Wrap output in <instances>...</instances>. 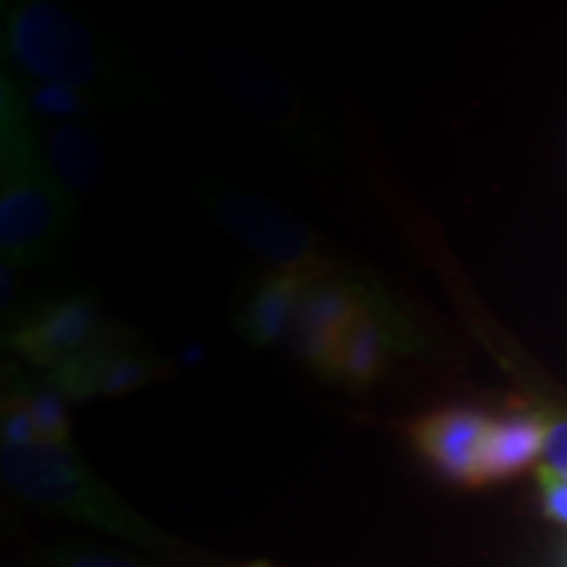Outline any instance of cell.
Listing matches in <instances>:
<instances>
[{"label": "cell", "mask_w": 567, "mask_h": 567, "mask_svg": "<svg viewBox=\"0 0 567 567\" xmlns=\"http://www.w3.org/2000/svg\"><path fill=\"white\" fill-rule=\"evenodd\" d=\"M27 97L0 82V250L3 264L38 268L59 258L71 237L74 200L55 179L32 132Z\"/></svg>", "instance_id": "obj_1"}, {"label": "cell", "mask_w": 567, "mask_h": 567, "mask_svg": "<svg viewBox=\"0 0 567 567\" xmlns=\"http://www.w3.org/2000/svg\"><path fill=\"white\" fill-rule=\"evenodd\" d=\"M0 471H3L6 484L32 505L126 536L145 547L163 544V538L155 536L147 523H142L132 509H126L95 478V473L82 465V460L71 452V444H3Z\"/></svg>", "instance_id": "obj_2"}, {"label": "cell", "mask_w": 567, "mask_h": 567, "mask_svg": "<svg viewBox=\"0 0 567 567\" xmlns=\"http://www.w3.org/2000/svg\"><path fill=\"white\" fill-rule=\"evenodd\" d=\"M6 55L42 84H66L82 95L113 82V63L97 34L74 11L48 0L13 3L6 11Z\"/></svg>", "instance_id": "obj_3"}, {"label": "cell", "mask_w": 567, "mask_h": 567, "mask_svg": "<svg viewBox=\"0 0 567 567\" xmlns=\"http://www.w3.org/2000/svg\"><path fill=\"white\" fill-rule=\"evenodd\" d=\"M195 195L213 221L252 255L266 260L271 271L295 274L310 281L347 274L331 260L316 231L274 200L208 179L197 184Z\"/></svg>", "instance_id": "obj_4"}, {"label": "cell", "mask_w": 567, "mask_h": 567, "mask_svg": "<svg viewBox=\"0 0 567 567\" xmlns=\"http://www.w3.org/2000/svg\"><path fill=\"white\" fill-rule=\"evenodd\" d=\"M208 61L213 76L221 82V87L229 92L231 101L247 116H252L255 122L268 126V130L284 134V137L295 140L297 145H318L295 92L264 61L224 45L213 48Z\"/></svg>", "instance_id": "obj_5"}, {"label": "cell", "mask_w": 567, "mask_h": 567, "mask_svg": "<svg viewBox=\"0 0 567 567\" xmlns=\"http://www.w3.org/2000/svg\"><path fill=\"white\" fill-rule=\"evenodd\" d=\"M379 289L354 281L347 274L316 279L305 287L302 300L289 329V344L308 365L329 375L339 339L354 318L371 305Z\"/></svg>", "instance_id": "obj_6"}, {"label": "cell", "mask_w": 567, "mask_h": 567, "mask_svg": "<svg viewBox=\"0 0 567 567\" xmlns=\"http://www.w3.org/2000/svg\"><path fill=\"white\" fill-rule=\"evenodd\" d=\"M113 331L92 297H63L11 326V347L38 368L55 371L97 347Z\"/></svg>", "instance_id": "obj_7"}, {"label": "cell", "mask_w": 567, "mask_h": 567, "mask_svg": "<svg viewBox=\"0 0 567 567\" xmlns=\"http://www.w3.org/2000/svg\"><path fill=\"white\" fill-rule=\"evenodd\" d=\"M166 365L153 352L142 350L124 331L113 329L90 352L51 371V384L71 400L122 396L158 381Z\"/></svg>", "instance_id": "obj_8"}, {"label": "cell", "mask_w": 567, "mask_h": 567, "mask_svg": "<svg viewBox=\"0 0 567 567\" xmlns=\"http://www.w3.org/2000/svg\"><path fill=\"white\" fill-rule=\"evenodd\" d=\"M410 344H413V329L396 313L394 305H389L384 292H379L363 313L347 326L329 375L344 384L368 386L386 371L392 352L410 350Z\"/></svg>", "instance_id": "obj_9"}, {"label": "cell", "mask_w": 567, "mask_h": 567, "mask_svg": "<svg viewBox=\"0 0 567 567\" xmlns=\"http://www.w3.org/2000/svg\"><path fill=\"white\" fill-rule=\"evenodd\" d=\"M492 417L476 410H439L421 417L410 431L421 455L460 484H481V455Z\"/></svg>", "instance_id": "obj_10"}, {"label": "cell", "mask_w": 567, "mask_h": 567, "mask_svg": "<svg viewBox=\"0 0 567 567\" xmlns=\"http://www.w3.org/2000/svg\"><path fill=\"white\" fill-rule=\"evenodd\" d=\"M310 279L295 274L268 271L252 284L237 305L234 323L255 347H271L292 329L297 305Z\"/></svg>", "instance_id": "obj_11"}, {"label": "cell", "mask_w": 567, "mask_h": 567, "mask_svg": "<svg viewBox=\"0 0 567 567\" xmlns=\"http://www.w3.org/2000/svg\"><path fill=\"white\" fill-rule=\"evenodd\" d=\"M547 421L538 415L517 413L492 421L481 455V484L502 481L526 471L547 444Z\"/></svg>", "instance_id": "obj_12"}, {"label": "cell", "mask_w": 567, "mask_h": 567, "mask_svg": "<svg viewBox=\"0 0 567 567\" xmlns=\"http://www.w3.org/2000/svg\"><path fill=\"white\" fill-rule=\"evenodd\" d=\"M48 166L71 200L84 197L103 176L101 137L82 122H61L48 134Z\"/></svg>", "instance_id": "obj_13"}, {"label": "cell", "mask_w": 567, "mask_h": 567, "mask_svg": "<svg viewBox=\"0 0 567 567\" xmlns=\"http://www.w3.org/2000/svg\"><path fill=\"white\" fill-rule=\"evenodd\" d=\"M11 400H17L21 408L32 417L38 429L40 442L51 444H71V429L63 394L55 386L30 389V386H11Z\"/></svg>", "instance_id": "obj_14"}, {"label": "cell", "mask_w": 567, "mask_h": 567, "mask_svg": "<svg viewBox=\"0 0 567 567\" xmlns=\"http://www.w3.org/2000/svg\"><path fill=\"white\" fill-rule=\"evenodd\" d=\"M32 113L51 118H80L90 109V97L80 90H71L66 84H40L27 101Z\"/></svg>", "instance_id": "obj_15"}, {"label": "cell", "mask_w": 567, "mask_h": 567, "mask_svg": "<svg viewBox=\"0 0 567 567\" xmlns=\"http://www.w3.org/2000/svg\"><path fill=\"white\" fill-rule=\"evenodd\" d=\"M538 486H542V505L551 520L567 526V478L551 471V467H538Z\"/></svg>", "instance_id": "obj_16"}, {"label": "cell", "mask_w": 567, "mask_h": 567, "mask_svg": "<svg viewBox=\"0 0 567 567\" xmlns=\"http://www.w3.org/2000/svg\"><path fill=\"white\" fill-rule=\"evenodd\" d=\"M544 460L547 467L567 478V417L549 421L547 425V444H544Z\"/></svg>", "instance_id": "obj_17"}, {"label": "cell", "mask_w": 567, "mask_h": 567, "mask_svg": "<svg viewBox=\"0 0 567 567\" xmlns=\"http://www.w3.org/2000/svg\"><path fill=\"white\" fill-rule=\"evenodd\" d=\"M51 567H142L132 559L101 555V551H66V555L53 557Z\"/></svg>", "instance_id": "obj_18"}]
</instances>
